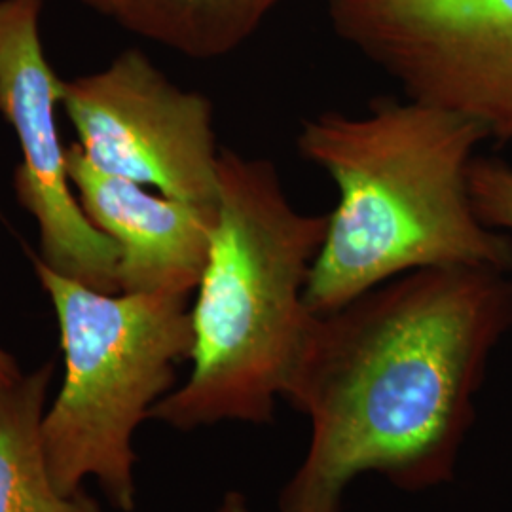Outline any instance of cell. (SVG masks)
I'll use <instances>...</instances> for the list:
<instances>
[{
  "label": "cell",
  "mask_w": 512,
  "mask_h": 512,
  "mask_svg": "<svg viewBox=\"0 0 512 512\" xmlns=\"http://www.w3.org/2000/svg\"><path fill=\"white\" fill-rule=\"evenodd\" d=\"M509 272L439 266L315 315L283 401L310 420L281 512H342L366 473L418 494L454 480L476 395L512 330Z\"/></svg>",
  "instance_id": "6da1fadb"
},
{
  "label": "cell",
  "mask_w": 512,
  "mask_h": 512,
  "mask_svg": "<svg viewBox=\"0 0 512 512\" xmlns=\"http://www.w3.org/2000/svg\"><path fill=\"white\" fill-rule=\"evenodd\" d=\"M31 258L54 306L65 363L40 427L50 476L65 495L95 478L114 509L133 512V439L175 389L179 363L190 361V296L99 293Z\"/></svg>",
  "instance_id": "277c9868"
},
{
  "label": "cell",
  "mask_w": 512,
  "mask_h": 512,
  "mask_svg": "<svg viewBox=\"0 0 512 512\" xmlns=\"http://www.w3.org/2000/svg\"><path fill=\"white\" fill-rule=\"evenodd\" d=\"M281 0H116L131 33L192 59L232 54L255 35Z\"/></svg>",
  "instance_id": "30bf717a"
},
{
  "label": "cell",
  "mask_w": 512,
  "mask_h": 512,
  "mask_svg": "<svg viewBox=\"0 0 512 512\" xmlns=\"http://www.w3.org/2000/svg\"><path fill=\"white\" fill-rule=\"evenodd\" d=\"M469 194L480 222L512 234V167L494 158H475L469 167Z\"/></svg>",
  "instance_id": "8fae6325"
},
{
  "label": "cell",
  "mask_w": 512,
  "mask_h": 512,
  "mask_svg": "<svg viewBox=\"0 0 512 512\" xmlns=\"http://www.w3.org/2000/svg\"><path fill=\"white\" fill-rule=\"evenodd\" d=\"M215 512H253V509L249 505V499L241 492H228L222 497V501H220V505Z\"/></svg>",
  "instance_id": "7c38bea8"
},
{
  "label": "cell",
  "mask_w": 512,
  "mask_h": 512,
  "mask_svg": "<svg viewBox=\"0 0 512 512\" xmlns=\"http://www.w3.org/2000/svg\"><path fill=\"white\" fill-rule=\"evenodd\" d=\"M67 171L86 217L118 247L120 293L190 296L196 291L217 203L154 196L143 184L99 171L78 143L67 147Z\"/></svg>",
  "instance_id": "ba28073f"
},
{
  "label": "cell",
  "mask_w": 512,
  "mask_h": 512,
  "mask_svg": "<svg viewBox=\"0 0 512 512\" xmlns=\"http://www.w3.org/2000/svg\"><path fill=\"white\" fill-rule=\"evenodd\" d=\"M46 0H0V114L21 148L14 171L19 205L37 220L40 260L99 293H120L118 247L76 202L55 107L61 78L40 40Z\"/></svg>",
  "instance_id": "52a82bcc"
},
{
  "label": "cell",
  "mask_w": 512,
  "mask_h": 512,
  "mask_svg": "<svg viewBox=\"0 0 512 512\" xmlns=\"http://www.w3.org/2000/svg\"><path fill=\"white\" fill-rule=\"evenodd\" d=\"M329 213L296 209L274 162L220 150L217 220L190 308L192 370L150 420L177 431L275 418L315 313L311 264Z\"/></svg>",
  "instance_id": "3957f363"
},
{
  "label": "cell",
  "mask_w": 512,
  "mask_h": 512,
  "mask_svg": "<svg viewBox=\"0 0 512 512\" xmlns=\"http://www.w3.org/2000/svg\"><path fill=\"white\" fill-rule=\"evenodd\" d=\"M486 139L473 120L408 97L304 118L298 152L338 192L311 264L308 308L330 313L423 268L511 272V239L480 222L469 194V167Z\"/></svg>",
  "instance_id": "7a4b0ae2"
},
{
  "label": "cell",
  "mask_w": 512,
  "mask_h": 512,
  "mask_svg": "<svg viewBox=\"0 0 512 512\" xmlns=\"http://www.w3.org/2000/svg\"><path fill=\"white\" fill-rule=\"evenodd\" d=\"M54 363L0 380V512H103L84 490L55 486L42 448V418Z\"/></svg>",
  "instance_id": "9c48e42d"
},
{
  "label": "cell",
  "mask_w": 512,
  "mask_h": 512,
  "mask_svg": "<svg viewBox=\"0 0 512 512\" xmlns=\"http://www.w3.org/2000/svg\"><path fill=\"white\" fill-rule=\"evenodd\" d=\"M61 105L99 171L183 202L217 203L213 105L175 86L141 50L122 52L101 73L63 80Z\"/></svg>",
  "instance_id": "8992f818"
},
{
  "label": "cell",
  "mask_w": 512,
  "mask_h": 512,
  "mask_svg": "<svg viewBox=\"0 0 512 512\" xmlns=\"http://www.w3.org/2000/svg\"><path fill=\"white\" fill-rule=\"evenodd\" d=\"M327 14L408 99L512 141V0H329Z\"/></svg>",
  "instance_id": "5b68a950"
},
{
  "label": "cell",
  "mask_w": 512,
  "mask_h": 512,
  "mask_svg": "<svg viewBox=\"0 0 512 512\" xmlns=\"http://www.w3.org/2000/svg\"><path fill=\"white\" fill-rule=\"evenodd\" d=\"M84 4H88V6L93 8V10H97V12H101V14H105V16H110V18H112V14H114V6H116V0H84Z\"/></svg>",
  "instance_id": "5bb4252c"
},
{
  "label": "cell",
  "mask_w": 512,
  "mask_h": 512,
  "mask_svg": "<svg viewBox=\"0 0 512 512\" xmlns=\"http://www.w3.org/2000/svg\"><path fill=\"white\" fill-rule=\"evenodd\" d=\"M21 374L16 357H12L6 349L0 348V380H12Z\"/></svg>",
  "instance_id": "4fadbf2b"
}]
</instances>
